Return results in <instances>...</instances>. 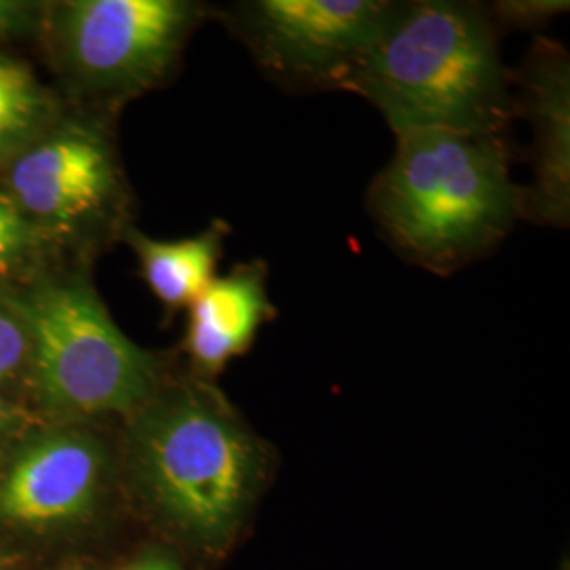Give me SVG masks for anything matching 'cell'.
Segmentation results:
<instances>
[{
    "label": "cell",
    "instance_id": "cell-1",
    "mask_svg": "<svg viewBox=\"0 0 570 570\" xmlns=\"http://www.w3.org/2000/svg\"><path fill=\"white\" fill-rule=\"evenodd\" d=\"M367 209L389 245L412 265L450 275L501 244L524 212L503 136L416 129L395 136Z\"/></svg>",
    "mask_w": 570,
    "mask_h": 570
},
{
    "label": "cell",
    "instance_id": "cell-2",
    "mask_svg": "<svg viewBox=\"0 0 570 570\" xmlns=\"http://www.w3.org/2000/svg\"><path fill=\"white\" fill-rule=\"evenodd\" d=\"M510 72L487 4L397 2L348 94L366 98L393 136L444 129L503 136L515 112Z\"/></svg>",
    "mask_w": 570,
    "mask_h": 570
},
{
    "label": "cell",
    "instance_id": "cell-3",
    "mask_svg": "<svg viewBox=\"0 0 570 570\" xmlns=\"http://www.w3.org/2000/svg\"><path fill=\"white\" fill-rule=\"evenodd\" d=\"M129 419L127 459L146 501L188 541L225 548L265 484V440L204 379L161 385Z\"/></svg>",
    "mask_w": 570,
    "mask_h": 570
},
{
    "label": "cell",
    "instance_id": "cell-4",
    "mask_svg": "<svg viewBox=\"0 0 570 570\" xmlns=\"http://www.w3.org/2000/svg\"><path fill=\"white\" fill-rule=\"evenodd\" d=\"M42 406L60 416H131L164 385L161 360L112 322L82 279L42 284L9 301Z\"/></svg>",
    "mask_w": 570,
    "mask_h": 570
},
{
    "label": "cell",
    "instance_id": "cell-5",
    "mask_svg": "<svg viewBox=\"0 0 570 570\" xmlns=\"http://www.w3.org/2000/svg\"><path fill=\"white\" fill-rule=\"evenodd\" d=\"M397 0H242L225 11L271 81L294 91H346Z\"/></svg>",
    "mask_w": 570,
    "mask_h": 570
},
{
    "label": "cell",
    "instance_id": "cell-6",
    "mask_svg": "<svg viewBox=\"0 0 570 570\" xmlns=\"http://www.w3.org/2000/svg\"><path fill=\"white\" fill-rule=\"evenodd\" d=\"M205 13L188 0H77L60 11L61 45L87 89L125 98L171 72Z\"/></svg>",
    "mask_w": 570,
    "mask_h": 570
},
{
    "label": "cell",
    "instance_id": "cell-7",
    "mask_svg": "<svg viewBox=\"0 0 570 570\" xmlns=\"http://www.w3.org/2000/svg\"><path fill=\"white\" fill-rule=\"evenodd\" d=\"M11 186L23 209L56 225L108 226L121 212L119 165L94 127L68 129L26 153Z\"/></svg>",
    "mask_w": 570,
    "mask_h": 570
},
{
    "label": "cell",
    "instance_id": "cell-8",
    "mask_svg": "<svg viewBox=\"0 0 570 570\" xmlns=\"http://www.w3.org/2000/svg\"><path fill=\"white\" fill-rule=\"evenodd\" d=\"M106 475L108 450L96 435L58 431L37 438L0 478V520L37 527L89 515Z\"/></svg>",
    "mask_w": 570,
    "mask_h": 570
},
{
    "label": "cell",
    "instance_id": "cell-9",
    "mask_svg": "<svg viewBox=\"0 0 570 570\" xmlns=\"http://www.w3.org/2000/svg\"><path fill=\"white\" fill-rule=\"evenodd\" d=\"M515 110L534 131V180L524 188L522 218L534 225L569 228L570 58L560 42L539 37L518 75Z\"/></svg>",
    "mask_w": 570,
    "mask_h": 570
},
{
    "label": "cell",
    "instance_id": "cell-10",
    "mask_svg": "<svg viewBox=\"0 0 570 570\" xmlns=\"http://www.w3.org/2000/svg\"><path fill=\"white\" fill-rule=\"evenodd\" d=\"M277 317V306L268 296V266L265 261L237 265L212 284L188 306L184 348L207 381L225 370L230 360L245 355L261 327Z\"/></svg>",
    "mask_w": 570,
    "mask_h": 570
},
{
    "label": "cell",
    "instance_id": "cell-11",
    "mask_svg": "<svg viewBox=\"0 0 570 570\" xmlns=\"http://www.w3.org/2000/svg\"><path fill=\"white\" fill-rule=\"evenodd\" d=\"M230 228L216 220L204 233L176 242H159L129 233V244L136 249L144 279L167 311L190 306L216 277V266L225 252Z\"/></svg>",
    "mask_w": 570,
    "mask_h": 570
},
{
    "label": "cell",
    "instance_id": "cell-12",
    "mask_svg": "<svg viewBox=\"0 0 570 570\" xmlns=\"http://www.w3.org/2000/svg\"><path fill=\"white\" fill-rule=\"evenodd\" d=\"M45 112V96L28 68L0 58V146L26 138Z\"/></svg>",
    "mask_w": 570,
    "mask_h": 570
},
{
    "label": "cell",
    "instance_id": "cell-13",
    "mask_svg": "<svg viewBox=\"0 0 570 570\" xmlns=\"http://www.w3.org/2000/svg\"><path fill=\"white\" fill-rule=\"evenodd\" d=\"M567 0H497L490 7V21L501 30H539L569 11Z\"/></svg>",
    "mask_w": 570,
    "mask_h": 570
},
{
    "label": "cell",
    "instance_id": "cell-14",
    "mask_svg": "<svg viewBox=\"0 0 570 570\" xmlns=\"http://www.w3.org/2000/svg\"><path fill=\"white\" fill-rule=\"evenodd\" d=\"M28 355V338L20 320L0 306V379H7L23 364Z\"/></svg>",
    "mask_w": 570,
    "mask_h": 570
},
{
    "label": "cell",
    "instance_id": "cell-15",
    "mask_svg": "<svg viewBox=\"0 0 570 570\" xmlns=\"http://www.w3.org/2000/svg\"><path fill=\"white\" fill-rule=\"evenodd\" d=\"M28 242V226L16 204L0 195V266L16 258Z\"/></svg>",
    "mask_w": 570,
    "mask_h": 570
},
{
    "label": "cell",
    "instance_id": "cell-16",
    "mask_svg": "<svg viewBox=\"0 0 570 570\" xmlns=\"http://www.w3.org/2000/svg\"><path fill=\"white\" fill-rule=\"evenodd\" d=\"M23 18H26L23 4L11 2V0H0V35L16 32L23 23Z\"/></svg>",
    "mask_w": 570,
    "mask_h": 570
},
{
    "label": "cell",
    "instance_id": "cell-17",
    "mask_svg": "<svg viewBox=\"0 0 570 570\" xmlns=\"http://www.w3.org/2000/svg\"><path fill=\"white\" fill-rule=\"evenodd\" d=\"M127 570H180L171 560H167L164 556H148L138 560L136 564H131Z\"/></svg>",
    "mask_w": 570,
    "mask_h": 570
},
{
    "label": "cell",
    "instance_id": "cell-18",
    "mask_svg": "<svg viewBox=\"0 0 570 570\" xmlns=\"http://www.w3.org/2000/svg\"><path fill=\"white\" fill-rule=\"evenodd\" d=\"M4 421H7V410H4V404L0 400V431L4 428Z\"/></svg>",
    "mask_w": 570,
    "mask_h": 570
}]
</instances>
